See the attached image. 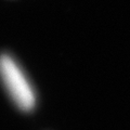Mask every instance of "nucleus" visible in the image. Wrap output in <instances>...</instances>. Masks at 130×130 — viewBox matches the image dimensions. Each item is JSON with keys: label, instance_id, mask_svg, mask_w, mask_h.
Wrapping results in <instances>:
<instances>
[{"label": "nucleus", "instance_id": "obj_1", "mask_svg": "<svg viewBox=\"0 0 130 130\" xmlns=\"http://www.w3.org/2000/svg\"><path fill=\"white\" fill-rule=\"evenodd\" d=\"M0 79L13 103L23 112H30L37 103L35 89L19 63L11 55H0Z\"/></svg>", "mask_w": 130, "mask_h": 130}]
</instances>
